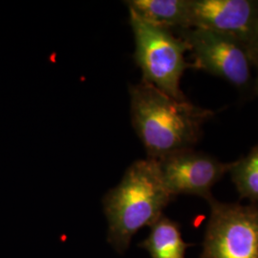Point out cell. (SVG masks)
I'll return each instance as SVG.
<instances>
[{
    "label": "cell",
    "instance_id": "6da1fadb",
    "mask_svg": "<svg viewBox=\"0 0 258 258\" xmlns=\"http://www.w3.org/2000/svg\"><path fill=\"white\" fill-rule=\"evenodd\" d=\"M129 92L133 127L150 159L194 148L214 116L212 109L176 100L144 81Z\"/></svg>",
    "mask_w": 258,
    "mask_h": 258
},
{
    "label": "cell",
    "instance_id": "7a4b0ae2",
    "mask_svg": "<svg viewBox=\"0 0 258 258\" xmlns=\"http://www.w3.org/2000/svg\"><path fill=\"white\" fill-rule=\"evenodd\" d=\"M172 199L157 160L134 162L120 184L103 198L109 244L119 253L124 252L132 237L144 227L155 224Z\"/></svg>",
    "mask_w": 258,
    "mask_h": 258
},
{
    "label": "cell",
    "instance_id": "3957f363",
    "mask_svg": "<svg viewBox=\"0 0 258 258\" xmlns=\"http://www.w3.org/2000/svg\"><path fill=\"white\" fill-rule=\"evenodd\" d=\"M129 19L135 39L134 57L143 81L176 100H187L180 87L184 71L192 68L184 57L186 43L171 30L152 25L131 12Z\"/></svg>",
    "mask_w": 258,
    "mask_h": 258
},
{
    "label": "cell",
    "instance_id": "277c9868",
    "mask_svg": "<svg viewBox=\"0 0 258 258\" xmlns=\"http://www.w3.org/2000/svg\"><path fill=\"white\" fill-rule=\"evenodd\" d=\"M179 34L194 56L192 68L220 78L241 91L254 89L256 69L240 39L198 28L180 29Z\"/></svg>",
    "mask_w": 258,
    "mask_h": 258
},
{
    "label": "cell",
    "instance_id": "5b68a950",
    "mask_svg": "<svg viewBox=\"0 0 258 258\" xmlns=\"http://www.w3.org/2000/svg\"><path fill=\"white\" fill-rule=\"evenodd\" d=\"M211 214L201 258H258V203L208 201Z\"/></svg>",
    "mask_w": 258,
    "mask_h": 258
},
{
    "label": "cell",
    "instance_id": "8992f818",
    "mask_svg": "<svg viewBox=\"0 0 258 258\" xmlns=\"http://www.w3.org/2000/svg\"><path fill=\"white\" fill-rule=\"evenodd\" d=\"M157 161L173 197L187 194L202 197L207 201L213 197L212 187L230 172L232 165V162L223 163L194 148L177 151Z\"/></svg>",
    "mask_w": 258,
    "mask_h": 258
},
{
    "label": "cell",
    "instance_id": "52a82bcc",
    "mask_svg": "<svg viewBox=\"0 0 258 258\" xmlns=\"http://www.w3.org/2000/svg\"><path fill=\"white\" fill-rule=\"evenodd\" d=\"M258 15V0H188V28L236 37L246 45Z\"/></svg>",
    "mask_w": 258,
    "mask_h": 258
},
{
    "label": "cell",
    "instance_id": "ba28073f",
    "mask_svg": "<svg viewBox=\"0 0 258 258\" xmlns=\"http://www.w3.org/2000/svg\"><path fill=\"white\" fill-rule=\"evenodd\" d=\"M129 12L158 27L187 29L188 0H130Z\"/></svg>",
    "mask_w": 258,
    "mask_h": 258
},
{
    "label": "cell",
    "instance_id": "9c48e42d",
    "mask_svg": "<svg viewBox=\"0 0 258 258\" xmlns=\"http://www.w3.org/2000/svg\"><path fill=\"white\" fill-rule=\"evenodd\" d=\"M148 238L141 243L151 258H184L189 247L183 239L180 226L166 216H162L150 227Z\"/></svg>",
    "mask_w": 258,
    "mask_h": 258
},
{
    "label": "cell",
    "instance_id": "30bf717a",
    "mask_svg": "<svg viewBox=\"0 0 258 258\" xmlns=\"http://www.w3.org/2000/svg\"><path fill=\"white\" fill-rule=\"evenodd\" d=\"M229 173L240 196L258 203V145L249 154L232 162Z\"/></svg>",
    "mask_w": 258,
    "mask_h": 258
},
{
    "label": "cell",
    "instance_id": "8fae6325",
    "mask_svg": "<svg viewBox=\"0 0 258 258\" xmlns=\"http://www.w3.org/2000/svg\"><path fill=\"white\" fill-rule=\"evenodd\" d=\"M246 46L248 48V51L253 64L256 66L258 64V15L251 37L249 38Z\"/></svg>",
    "mask_w": 258,
    "mask_h": 258
},
{
    "label": "cell",
    "instance_id": "7c38bea8",
    "mask_svg": "<svg viewBox=\"0 0 258 258\" xmlns=\"http://www.w3.org/2000/svg\"><path fill=\"white\" fill-rule=\"evenodd\" d=\"M255 69H256V78H255V86H254V90L257 94L258 96V64L255 66Z\"/></svg>",
    "mask_w": 258,
    "mask_h": 258
}]
</instances>
